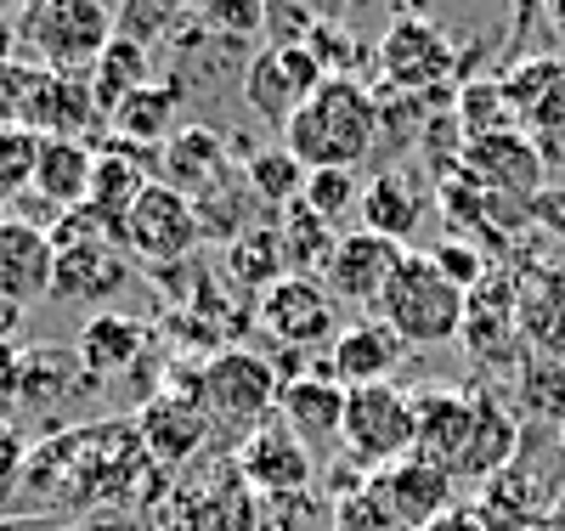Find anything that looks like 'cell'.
I'll list each match as a JSON object with an SVG mask.
<instances>
[{
	"mask_svg": "<svg viewBox=\"0 0 565 531\" xmlns=\"http://www.w3.org/2000/svg\"><path fill=\"white\" fill-rule=\"evenodd\" d=\"M282 148L306 170H356L380 153V96L362 79L328 74L282 125Z\"/></svg>",
	"mask_w": 565,
	"mask_h": 531,
	"instance_id": "1",
	"label": "cell"
},
{
	"mask_svg": "<svg viewBox=\"0 0 565 531\" xmlns=\"http://www.w3.org/2000/svg\"><path fill=\"white\" fill-rule=\"evenodd\" d=\"M18 34L34 68L90 79V68L103 63V52L119 34V18L108 0H34V7H23Z\"/></svg>",
	"mask_w": 565,
	"mask_h": 531,
	"instance_id": "2",
	"label": "cell"
},
{
	"mask_svg": "<svg viewBox=\"0 0 565 531\" xmlns=\"http://www.w3.org/2000/svg\"><path fill=\"white\" fill-rule=\"evenodd\" d=\"M373 317L396 328L402 346H447L463 333V288L430 261V249H407Z\"/></svg>",
	"mask_w": 565,
	"mask_h": 531,
	"instance_id": "3",
	"label": "cell"
},
{
	"mask_svg": "<svg viewBox=\"0 0 565 531\" xmlns=\"http://www.w3.org/2000/svg\"><path fill=\"white\" fill-rule=\"evenodd\" d=\"M199 391H204L210 418L244 442V436H255L260 424L277 418L282 379H277L271 357H260V351H249V346H221V351L199 368Z\"/></svg>",
	"mask_w": 565,
	"mask_h": 531,
	"instance_id": "4",
	"label": "cell"
},
{
	"mask_svg": "<svg viewBox=\"0 0 565 531\" xmlns=\"http://www.w3.org/2000/svg\"><path fill=\"white\" fill-rule=\"evenodd\" d=\"M413 396L396 391V384H362V391H345V424H340V447L356 469L380 475L402 458H413Z\"/></svg>",
	"mask_w": 565,
	"mask_h": 531,
	"instance_id": "5",
	"label": "cell"
},
{
	"mask_svg": "<svg viewBox=\"0 0 565 531\" xmlns=\"http://www.w3.org/2000/svg\"><path fill=\"white\" fill-rule=\"evenodd\" d=\"M373 68H380V91H402V96H424V91H441L458 79L463 68V52L418 12H402L380 52H373Z\"/></svg>",
	"mask_w": 565,
	"mask_h": 531,
	"instance_id": "6",
	"label": "cell"
},
{
	"mask_svg": "<svg viewBox=\"0 0 565 531\" xmlns=\"http://www.w3.org/2000/svg\"><path fill=\"white\" fill-rule=\"evenodd\" d=\"M458 164H463V176L476 181L487 199H498V204L532 210L543 192H548V159H543V148H537L526 130H498V136L463 141Z\"/></svg>",
	"mask_w": 565,
	"mask_h": 531,
	"instance_id": "7",
	"label": "cell"
},
{
	"mask_svg": "<svg viewBox=\"0 0 565 531\" xmlns=\"http://www.w3.org/2000/svg\"><path fill=\"white\" fill-rule=\"evenodd\" d=\"M125 244L148 261L153 272L186 261V255L204 244L199 204L186 199L181 187H170V181H148V192H141V199L130 204V215H125Z\"/></svg>",
	"mask_w": 565,
	"mask_h": 531,
	"instance_id": "8",
	"label": "cell"
},
{
	"mask_svg": "<svg viewBox=\"0 0 565 531\" xmlns=\"http://www.w3.org/2000/svg\"><path fill=\"white\" fill-rule=\"evenodd\" d=\"M210 407H204V391H199V368L193 373H175L170 391H159L148 407L136 413V436L148 447L153 464H186L199 458V447L210 442Z\"/></svg>",
	"mask_w": 565,
	"mask_h": 531,
	"instance_id": "9",
	"label": "cell"
},
{
	"mask_svg": "<svg viewBox=\"0 0 565 531\" xmlns=\"http://www.w3.org/2000/svg\"><path fill=\"white\" fill-rule=\"evenodd\" d=\"M97 119L103 114H97V103H90L85 79L34 68V63L12 68V125H23L34 136H85Z\"/></svg>",
	"mask_w": 565,
	"mask_h": 531,
	"instance_id": "10",
	"label": "cell"
},
{
	"mask_svg": "<svg viewBox=\"0 0 565 531\" xmlns=\"http://www.w3.org/2000/svg\"><path fill=\"white\" fill-rule=\"evenodd\" d=\"M255 317L289 351H317L340 340V300L322 288V277H282L277 288L260 295Z\"/></svg>",
	"mask_w": 565,
	"mask_h": 531,
	"instance_id": "11",
	"label": "cell"
},
{
	"mask_svg": "<svg viewBox=\"0 0 565 531\" xmlns=\"http://www.w3.org/2000/svg\"><path fill=\"white\" fill-rule=\"evenodd\" d=\"M232 469H238V480L260 498H306L311 475H317V458L289 424L271 418V424L255 429V436H244L238 447H232Z\"/></svg>",
	"mask_w": 565,
	"mask_h": 531,
	"instance_id": "12",
	"label": "cell"
},
{
	"mask_svg": "<svg viewBox=\"0 0 565 531\" xmlns=\"http://www.w3.org/2000/svg\"><path fill=\"white\" fill-rule=\"evenodd\" d=\"M402 255H407V244H391V237H380V232H340L334 255H328V266H322V288L345 306L373 311L380 295H385V283L396 277Z\"/></svg>",
	"mask_w": 565,
	"mask_h": 531,
	"instance_id": "13",
	"label": "cell"
},
{
	"mask_svg": "<svg viewBox=\"0 0 565 531\" xmlns=\"http://www.w3.org/2000/svg\"><path fill=\"white\" fill-rule=\"evenodd\" d=\"M373 480H380L385 503L396 509V520L407 531H418V525L441 520L447 509H458V475L441 469V464H430V458H418V453L402 458V464H391V469H380Z\"/></svg>",
	"mask_w": 565,
	"mask_h": 531,
	"instance_id": "14",
	"label": "cell"
},
{
	"mask_svg": "<svg viewBox=\"0 0 565 531\" xmlns=\"http://www.w3.org/2000/svg\"><path fill=\"white\" fill-rule=\"evenodd\" d=\"M402 340L396 328H385L380 317H362L351 328H340V340L328 346V373H334L345 391H362V384H391V368H402Z\"/></svg>",
	"mask_w": 565,
	"mask_h": 531,
	"instance_id": "15",
	"label": "cell"
},
{
	"mask_svg": "<svg viewBox=\"0 0 565 531\" xmlns=\"http://www.w3.org/2000/svg\"><path fill=\"white\" fill-rule=\"evenodd\" d=\"M277 418L289 424L306 447H317V442H340V424H345V384L328 373V362H317L306 379L282 384Z\"/></svg>",
	"mask_w": 565,
	"mask_h": 531,
	"instance_id": "16",
	"label": "cell"
},
{
	"mask_svg": "<svg viewBox=\"0 0 565 531\" xmlns=\"http://www.w3.org/2000/svg\"><path fill=\"white\" fill-rule=\"evenodd\" d=\"M226 136L210 130V125H181L170 141H164V153H159V181L181 187L186 199H204L210 187H221L232 176V159H226Z\"/></svg>",
	"mask_w": 565,
	"mask_h": 531,
	"instance_id": "17",
	"label": "cell"
},
{
	"mask_svg": "<svg viewBox=\"0 0 565 531\" xmlns=\"http://www.w3.org/2000/svg\"><path fill=\"white\" fill-rule=\"evenodd\" d=\"M413 424H418L413 453L441 464V469H458V458L469 447V424H476V396L469 391H418Z\"/></svg>",
	"mask_w": 565,
	"mask_h": 531,
	"instance_id": "18",
	"label": "cell"
},
{
	"mask_svg": "<svg viewBox=\"0 0 565 531\" xmlns=\"http://www.w3.org/2000/svg\"><path fill=\"white\" fill-rule=\"evenodd\" d=\"M175 114H181V79H164V85L153 79V85H141L130 103L114 108L108 130H114L119 148H130V153H141V159H153V164H159L164 141L181 130Z\"/></svg>",
	"mask_w": 565,
	"mask_h": 531,
	"instance_id": "19",
	"label": "cell"
},
{
	"mask_svg": "<svg viewBox=\"0 0 565 531\" xmlns=\"http://www.w3.org/2000/svg\"><path fill=\"white\" fill-rule=\"evenodd\" d=\"M52 266H57V249L40 221H0V295H12L23 306L52 295Z\"/></svg>",
	"mask_w": 565,
	"mask_h": 531,
	"instance_id": "20",
	"label": "cell"
},
{
	"mask_svg": "<svg viewBox=\"0 0 565 531\" xmlns=\"http://www.w3.org/2000/svg\"><path fill=\"white\" fill-rule=\"evenodd\" d=\"M514 328H521V283H514L509 272H487L463 295V333L458 340L476 357H498Z\"/></svg>",
	"mask_w": 565,
	"mask_h": 531,
	"instance_id": "21",
	"label": "cell"
},
{
	"mask_svg": "<svg viewBox=\"0 0 565 531\" xmlns=\"http://www.w3.org/2000/svg\"><path fill=\"white\" fill-rule=\"evenodd\" d=\"M90 170H97V148L85 136H40V159H34V199L57 204L63 210H79L90 199Z\"/></svg>",
	"mask_w": 565,
	"mask_h": 531,
	"instance_id": "22",
	"label": "cell"
},
{
	"mask_svg": "<svg viewBox=\"0 0 565 531\" xmlns=\"http://www.w3.org/2000/svg\"><path fill=\"white\" fill-rule=\"evenodd\" d=\"M148 346H153V328L141 322V317H130V311H97V317L79 328L74 357H79L85 373L114 379V373H130Z\"/></svg>",
	"mask_w": 565,
	"mask_h": 531,
	"instance_id": "23",
	"label": "cell"
},
{
	"mask_svg": "<svg viewBox=\"0 0 565 531\" xmlns=\"http://www.w3.org/2000/svg\"><path fill=\"white\" fill-rule=\"evenodd\" d=\"M130 283V266L114 244H79V249H57V266H52V300H108Z\"/></svg>",
	"mask_w": 565,
	"mask_h": 531,
	"instance_id": "24",
	"label": "cell"
},
{
	"mask_svg": "<svg viewBox=\"0 0 565 531\" xmlns=\"http://www.w3.org/2000/svg\"><path fill=\"white\" fill-rule=\"evenodd\" d=\"M476 396V424H469V447H463V458H458V480H487L492 475H503L509 464H514V447H521V424H514V413H503L487 391H469Z\"/></svg>",
	"mask_w": 565,
	"mask_h": 531,
	"instance_id": "25",
	"label": "cell"
},
{
	"mask_svg": "<svg viewBox=\"0 0 565 531\" xmlns=\"http://www.w3.org/2000/svg\"><path fill=\"white\" fill-rule=\"evenodd\" d=\"M356 215H362V232H380L391 244H407L424 221V192L407 181V170H380L362 187Z\"/></svg>",
	"mask_w": 565,
	"mask_h": 531,
	"instance_id": "26",
	"label": "cell"
},
{
	"mask_svg": "<svg viewBox=\"0 0 565 531\" xmlns=\"http://www.w3.org/2000/svg\"><path fill=\"white\" fill-rule=\"evenodd\" d=\"M226 272H232V283H238V288H249V295H266V288H277L282 277H289L282 226H277V221L244 226V232L226 244Z\"/></svg>",
	"mask_w": 565,
	"mask_h": 531,
	"instance_id": "27",
	"label": "cell"
},
{
	"mask_svg": "<svg viewBox=\"0 0 565 531\" xmlns=\"http://www.w3.org/2000/svg\"><path fill=\"white\" fill-rule=\"evenodd\" d=\"M244 103H249V114L266 119L277 136H282V125L295 119V108L306 103V91L295 85V74H289V63H282L277 45H266V52H255V57L244 63Z\"/></svg>",
	"mask_w": 565,
	"mask_h": 531,
	"instance_id": "28",
	"label": "cell"
},
{
	"mask_svg": "<svg viewBox=\"0 0 565 531\" xmlns=\"http://www.w3.org/2000/svg\"><path fill=\"white\" fill-rule=\"evenodd\" d=\"M85 85H90V103H97V114L114 119L119 103H130L141 85H153V52H148V45H136V40H125V34H114V45L103 52V63L90 68Z\"/></svg>",
	"mask_w": 565,
	"mask_h": 531,
	"instance_id": "29",
	"label": "cell"
},
{
	"mask_svg": "<svg viewBox=\"0 0 565 531\" xmlns=\"http://www.w3.org/2000/svg\"><path fill=\"white\" fill-rule=\"evenodd\" d=\"M306 164L282 148V141H271V148H255L249 159H244V181H249V192L260 204H271V210H289V204H300V192H306Z\"/></svg>",
	"mask_w": 565,
	"mask_h": 531,
	"instance_id": "30",
	"label": "cell"
},
{
	"mask_svg": "<svg viewBox=\"0 0 565 531\" xmlns=\"http://www.w3.org/2000/svg\"><path fill=\"white\" fill-rule=\"evenodd\" d=\"M537 487H532V475L521 469V464H509L503 475H492L487 480V492H481V520L492 525V531H532V520H537Z\"/></svg>",
	"mask_w": 565,
	"mask_h": 531,
	"instance_id": "31",
	"label": "cell"
},
{
	"mask_svg": "<svg viewBox=\"0 0 565 531\" xmlns=\"http://www.w3.org/2000/svg\"><path fill=\"white\" fill-rule=\"evenodd\" d=\"M277 226H282V249H289V277H322L328 255H334V244H340V232L328 226L322 215H311L306 204H289Z\"/></svg>",
	"mask_w": 565,
	"mask_h": 531,
	"instance_id": "32",
	"label": "cell"
},
{
	"mask_svg": "<svg viewBox=\"0 0 565 531\" xmlns=\"http://www.w3.org/2000/svg\"><path fill=\"white\" fill-rule=\"evenodd\" d=\"M186 12H199L193 0H119V7H114L119 34L136 40V45H148V52H153L159 40H170V34L181 29Z\"/></svg>",
	"mask_w": 565,
	"mask_h": 531,
	"instance_id": "33",
	"label": "cell"
},
{
	"mask_svg": "<svg viewBox=\"0 0 565 531\" xmlns=\"http://www.w3.org/2000/svg\"><path fill=\"white\" fill-rule=\"evenodd\" d=\"M458 130L463 141H476V136H498V130H514V108H509V96L498 79H481V85H458Z\"/></svg>",
	"mask_w": 565,
	"mask_h": 531,
	"instance_id": "34",
	"label": "cell"
},
{
	"mask_svg": "<svg viewBox=\"0 0 565 531\" xmlns=\"http://www.w3.org/2000/svg\"><path fill=\"white\" fill-rule=\"evenodd\" d=\"M266 12H271V0H199V23L204 34L215 40H232V45H249L255 34H266Z\"/></svg>",
	"mask_w": 565,
	"mask_h": 531,
	"instance_id": "35",
	"label": "cell"
},
{
	"mask_svg": "<svg viewBox=\"0 0 565 531\" xmlns=\"http://www.w3.org/2000/svg\"><path fill=\"white\" fill-rule=\"evenodd\" d=\"M362 187H367V181H356V170H311L300 204H306L311 215H322L328 226H340V221L362 204Z\"/></svg>",
	"mask_w": 565,
	"mask_h": 531,
	"instance_id": "36",
	"label": "cell"
},
{
	"mask_svg": "<svg viewBox=\"0 0 565 531\" xmlns=\"http://www.w3.org/2000/svg\"><path fill=\"white\" fill-rule=\"evenodd\" d=\"M334 531H407V525H402V520H396V509L385 503L380 480H367V487H362L356 498L334 503Z\"/></svg>",
	"mask_w": 565,
	"mask_h": 531,
	"instance_id": "37",
	"label": "cell"
},
{
	"mask_svg": "<svg viewBox=\"0 0 565 531\" xmlns=\"http://www.w3.org/2000/svg\"><path fill=\"white\" fill-rule=\"evenodd\" d=\"M430 261L463 288V295H469V288H476L481 277H487V255L476 249V244H463V237H441V244L430 249Z\"/></svg>",
	"mask_w": 565,
	"mask_h": 531,
	"instance_id": "38",
	"label": "cell"
},
{
	"mask_svg": "<svg viewBox=\"0 0 565 531\" xmlns=\"http://www.w3.org/2000/svg\"><path fill=\"white\" fill-rule=\"evenodd\" d=\"M521 396H526V407L559 418V413H565V373H559V368H532L526 384H521Z\"/></svg>",
	"mask_w": 565,
	"mask_h": 531,
	"instance_id": "39",
	"label": "cell"
},
{
	"mask_svg": "<svg viewBox=\"0 0 565 531\" xmlns=\"http://www.w3.org/2000/svg\"><path fill=\"white\" fill-rule=\"evenodd\" d=\"M23 464H29V442H23V429H18L12 418H0V492H7L12 480L23 475Z\"/></svg>",
	"mask_w": 565,
	"mask_h": 531,
	"instance_id": "40",
	"label": "cell"
},
{
	"mask_svg": "<svg viewBox=\"0 0 565 531\" xmlns=\"http://www.w3.org/2000/svg\"><path fill=\"white\" fill-rule=\"evenodd\" d=\"M418 531H492V525H487V520H481L476 509H463V503H458V509H447L441 520H430V525H418Z\"/></svg>",
	"mask_w": 565,
	"mask_h": 531,
	"instance_id": "41",
	"label": "cell"
},
{
	"mask_svg": "<svg viewBox=\"0 0 565 531\" xmlns=\"http://www.w3.org/2000/svg\"><path fill=\"white\" fill-rule=\"evenodd\" d=\"M18 328H23V300L0 295V351H7V346L18 340Z\"/></svg>",
	"mask_w": 565,
	"mask_h": 531,
	"instance_id": "42",
	"label": "cell"
},
{
	"mask_svg": "<svg viewBox=\"0 0 565 531\" xmlns=\"http://www.w3.org/2000/svg\"><path fill=\"white\" fill-rule=\"evenodd\" d=\"M18 45H23L18 23H12V18H0V68H12V63H18Z\"/></svg>",
	"mask_w": 565,
	"mask_h": 531,
	"instance_id": "43",
	"label": "cell"
},
{
	"mask_svg": "<svg viewBox=\"0 0 565 531\" xmlns=\"http://www.w3.org/2000/svg\"><path fill=\"white\" fill-rule=\"evenodd\" d=\"M532 12H537V0H521V7H514V34H509V45H521V40H526V29H532Z\"/></svg>",
	"mask_w": 565,
	"mask_h": 531,
	"instance_id": "44",
	"label": "cell"
},
{
	"mask_svg": "<svg viewBox=\"0 0 565 531\" xmlns=\"http://www.w3.org/2000/svg\"><path fill=\"white\" fill-rule=\"evenodd\" d=\"M543 7H548V23H554V34L565 40V0H543Z\"/></svg>",
	"mask_w": 565,
	"mask_h": 531,
	"instance_id": "45",
	"label": "cell"
},
{
	"mask_svg": "<svg viewBox=\"0 0 565 531\" xmlns=\"http://www.w3.org/2000/svg\"><path fill=\"white\" fill-rule=\"evenodd\" d=\"M23 7H34V0H23Z\"/></svg>",
	"mask_w": 565,
	"mask_h": 531,
	"instance_id": "46",
	"label": "cell"
},
{
	"mask_svg": "<svg viewBox=\"0 0 565 531\" xmlns=\"http://www.w3.org/2000/svg\"><path fill=\"white\" fill-rule=\"evenodd\" d=\"M164 531H175V525H164Z\"/></svg>",
	"mask_w": 565,
	"mask_h": 531,
	"instance_id": "47",
	"label": "cell"
}]
</instances>
